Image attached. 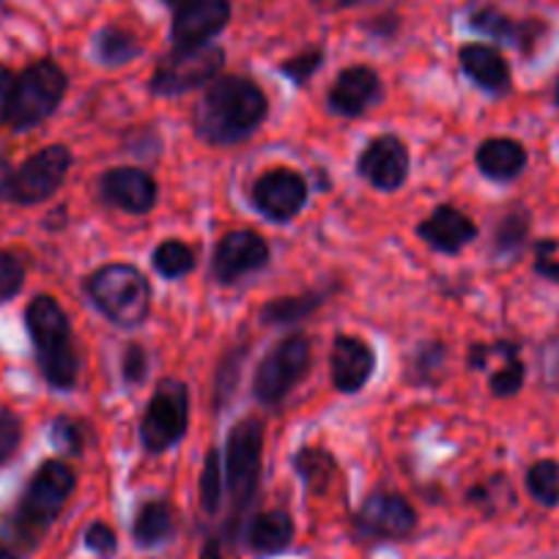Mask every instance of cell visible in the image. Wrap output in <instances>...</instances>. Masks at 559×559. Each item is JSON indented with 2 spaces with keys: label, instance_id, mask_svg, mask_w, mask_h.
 Segmentation results:
<instances>
[{
  "label": "cell",
  "instance_id": "29",
  "mask_svg": "<svg viewBox=\"0 0 559 559\" xmlns=\"http://www.w3.org/2000/svg\"><path fill=\"white\" fill-rule=\"evenodd\" d=\"M444 359H448V348H444V343L439 341H428V343H419L417 348H414V357L412 362H408V379L414 381V384H437L439 373H442L444 368Z\"/></svg>",
  "mask_w": 559,
  "mask_h": 559
},
{
  "label": "cell",
  "instance_id": "45",
  "mask_svg": "<svg viewBox=\"0 0 559 559\" xmlns=\"http://www.w3.org/2000/svg\"><path fill=\"white\" fill-rule=\"evenodd\" d=\"M0 559H17V557H14L7 546H0Z\"/></svg>",
  "mask_w": 559,
  "mask_h": 559
},
{
  "label": "cell",
  "instance_id": "8",
  "mask_svg": "<svg viewBox=\"0 0 559 559\" xmlns=\"http://www.w3.org/2000/svg\"><path fill=\"white\" fill-rule=\"evenodd\" d=\"M190 426V392H187L185 381L165 379L154 390L152 401H148L143 423H140V439L143 448L152 455L165 453L181 442Z\"/></svg>",
  "mask_w": 559,
  "mask_h": 559
},
{
  "label": "cell",
  "instance_id": "19",
  "mask_svg": "<svg viewBox=\"0 0 559 559\" xmlns=\"http://www.w3.org/2000/svg\"><path fill=\"white\" fill-rule=\"evenodd\" d=\"M419 239L444 255H455L477 239V225L455 206H437L417 225Z\"/></svg>",
  "mask_w": 559,
  "mask_h": 559
},
{
  "label": "cell",
  "instance_id": "35",
  "mask_svg": "<svg viewBox=\"0 0 559 559\" xmlns=\"http://www.w3.org/2000/svg\"><path fill=\"white\" fill-rule=\"evenodd\" d=\"M25 286V263L17 252L0 250V302L17 297Z\"/></svg>",
  "mask_w": 559,
  "mask_h": 559
},
{
  "label": "cell",
  "instance_id": "2",
  "mask_svg": "<svg viewBox=\"0 0 559 559\" xmlns=\"http://www.w3.org/2000/svg\"><path fill=\"white\" fill-rule=\"evenodd\" d=\"M25 326L47 384L52 390H72L80 376V357L67 310L52 297L41 294L25 308Z\"/></svg>",
  "mask_w": 559,
  "mask_h": 559
},
{
  "label": "cell",
  "instance_id": "23",
  "mask_svg": "<svg viewBox=\"0 0 559 559\" xmlns=\"http://www.w3.org/2000/svg\"><path fill=\"white\" fill-rule=\"evenodd\" d=\"M176 532V515L170 502L152 499L138 510L132 524V537L140 548H157L168 543Z\"/></svg>",
  "mask_w": 559,
  "mask_h": 559
},
{
  "label": "cell",
  "instance_id": "6",
  "mask_svg": "<svg viewBox=\"0 0 559 559\" xmlns=\"http://www.w3.org/2000/svg\"><path fill=\"white\" fill-rule=\"evenodd\" d=\"M263 464V423L258 417L239 419L225 444V486L230 493V530L252 504L261 483Z\"/></svg>",
  "mask_w": 559,
  "mask_h": 559
},
{
  "label": "cell",
  "instance_id": "10",
  "mask_svg": "<svg viewBox=\"0 0 559 559\" xmlns=\"http://www.w3.org/2000/svg\"><path fill=\"white\" fill-rule=\"evenodd\" d=\"M72 168V152L61 143L36 152L7 179V198L20 206H36L56 195Z\"/></svg>",
  "mask_w": 559,
  "mask_h": 559
},
{
  "label": "cell",
  "instance_id": "3",
  "mask_svg": "<svg viewBox=\"0 0 559 559\" xmlns=\"http://www.w3.org/2000/svg\"><path fill=\"white\" fill-rule=\"evenodd\" d=\"M85 294L121 330L140 326L152 310V286L132 263H107L96 269L85 280Z\"/></svg>",
  "mask_w": 559,
  "mask_h": 559
},
{
  "label": "cell",
  "instance_id": "26",
  "mask_svg": "<svg viewBox=\"0 0 559 559\" xmlns=\"http://www.w3.org/2000/svg\"><path fill=\"white\" fill-rule=\"evenodd\" d=\"M94 50L96 58H99L102 63H107V67H123V63H129L132 58L140 56L138 39L123 28L99 31V36H96L94 41Z\"/></svg>",
  "mask_w": 559,
  "mask_h": 559
},
{
  "label": "cell",
  "instance_id": "18",
  "mask_svg": "<svg viewBox=\"0 0 559 559\" xmlns=\"http://www.w3.org/2000/svg\"><path fill=\"white\" fill-rule=\"evenodd\" d=\"M381 96H384V88H381L379 74L370 67H352L343 69L335 78L330 94H326V107L337 116L357 118L368 107H373Z\"/></svg>",
  "mask_w": 559,
  "mask_h": 559
},
{
  "label": "cell",
  "instance_id": "31",
  "mask_svg": "<svg viewBox=\"0 0 559 559\" xmlns=\"http://www.w3.org/2000/svg\"><path fill=\"white\" fill-rule=\"evenodd\" d=\"M469 25L483 36H491L497 41H515L519 39V25H513V20L504 17L499 9L483 7L477 9L469 17Z\"/></svg>",
  "mask_w": 559,
  "mask_h": 559
},
{
  "label": "cell",
  "instance_id": "32",
  "mask_svg": "<svg viewBox=\"0 0 559 559\" xmlns=\"http://www.w3.org/2000/svg\"><path fill=\"white\" fill-rule=\"evenodd\" d=\"M223 461L217 450H212L201 475V504L209 515L219 513V504H223Z\"/></svg>",
  "mask_w": 559,
  "mask_h": 559
},
{
  "label": "cell",
  "instance_id": "4",
  "mask_svg": "<svg viewBox=\"0 0 559 559\" xmlns=\"http://www.w3.org/2000/svg\"><path fill=\"white\" fill-rule=\"evenodd\" d=\"M74 486H78V477H74L72 466H67L63 461H45L34 472L23 497H20L17 513H14V526L25 543L34 546L56 524L63 504L72 497Z\"/></svg>",
  "mask_w": 559,
  "mask_h": 559
},
{
  "label": "cell",
  "instance_id": "30",
  "mask_svg": "<svg viewBox=\"0 0 559 559\" xmlns=\"http://www.w3.org/2000/svg\"><path fill=\"white\" fill-rule=\"evenodd\" d=\"M526 236H530V214L524 209H513L499 219L497 230H493V250L499 255H513L524 247Z\"/></svg>",
  "mask_w": 559,
  "mask_h": 559
},
{
  "label": "cell",
  "instance_id": "1",
  "mask_svg": "<svg viewBox=\"0 0 559 559\" xmlns=\"http://www.w3.org/2000/svg\"><path fill=\"white\" fill-rule=\"evenodd\" d=\"M266 116V94L252 80L230 74L209 83L195 110V132L209 146H236L252 138Z\"/></svg>",
  "mask_w": 559,
  "mask_h": 559
},
{
  "label": "cell",
  "instance_id": "20",
  "mask_svg": "<svg viewBox=\"0 0 559 559\" xmlns=\"http://www.w3.org/2000/svg\"><path fill=\"white\" fill-rule=\"evenodd\" d=\"M461 69L475 85L488 94H504L510 88V67L502 52L488 45H464L459 52Z\"/></svg>",
  "mask_w": 559,
  "mask_h": 559
},
{
  "label": "cell",
  "instance_id": "17",
  "mask_svg": "<svg viewBox=\"0 0 559 559\" xmlns=\"http://www.w3.org/2000/svg\"><path fill=\"white\" fill-rule=\"evenodd\" d=\"M330 368H332V384L337 386V392L343 395H354V392L362 390L370 381L376 368V354L370 343H365L362 337L354 335H337L332 343L330 354Z\"/></svg>",
  "mask_w": 559,
  "mask_h": 559
},
{
  "label": "cell",
  "instance_id": "27",
  "mask_svg": "<svg viewBox=\"0 0 559 559\" xmlns=\"http://www.w3.org/2000/svg\"><path fill=\"white\" fill-rule=\"evenodd\" d=\"M152 261H154V269H157L163 277L179 280L195 269V252H192V247L185 245V241L168 239L154 250Z\"/></svg>",
  "mask_w": 559,
  "mask_h": 559
},
{
  "label": "cell",
  "instance_id": "12",
  "mask_svg": "<svg viewBox=\"0 0 559 559\" xmlns=\"http://www.w3.org/2000/svg\"><path fill=\"white\" fill-rule=\"evenodd\" d=\"M357 530L379 540H406L417 530V513L412 504L392 491H376L362 502L357 513Z\"/></svg>",
  "mask_w": 559,
  "mask_h": 559
},
{
  "label": "cell",
  "instance_id": "33",
  "mask_svg": "<svg viewBox=\"0 0 559 559\" xmlns=\"http://www.w3.org/2000/svg\"><path fill=\"white\" fill-rule=\"evenodd\" d=\"M50 442H52V448H56L61 455H80V453H83V448H85L83 426H80L78 419L61 414V417L52 419Z\"/></svg>",
  "mask_w": 559,
  "mask_h": 559
},
{
  "label": "cell",
  "instance_id": "42",
  "mask_svg": "<svg viewBox=\"0 0 559 559\" xmlns=\"http://www.w3.org/2000/svg\"><path fill=\"white\" fill-rule=\"evenodd\" d=\"M14 80H17V74L0 63V121H3V116H7L9 99H12V91H14Z\"/></svg>",
  "mask_w": 559,
  "mask_h": 559
},
{
  "label": "cell",
  "instance_id": "46",
  "mask_svg": "<svg viewBox=\"0 0 559 559\" xmlns=\"http://www.w3.org/2000/svg\"><path fill=\"white\" fill-rule=\"evenodd\" d=\"M165 3H168V7H174V9H179V7H185V3H190V0H165Z\"/></svg>",
  "mask_w": 559,
  "mask_h": 559
},
{
  "label": "cell",
  "instance_id": "41",
  "mask_svg": "<svg viewBox=\"0 0 559 559\" xmlns=\"http://www.w3.org/2000/svg\"><path fill=\"white\" fill-rule=\"evenodd\" d=\"M554 241H540L537 245V261H535V272L543 274L546 280H551V283H559V261H554L548 252L554 250Z\"/></svg>",
  "mask_w": 559,
  "mask_h": 559
},
{
  "label": "cell",
  "instance_id": "5",
  "mask_svg": "<svg viewBox=\"0 0 559 559\" xmlns=\"http://www.w3.org/2000/svg\"><path fill=\"white\" fill-rule=\"evenodd\" d=\"M67 88L69 78L56 61L45 58V61L31 63V67L23 69V72L17 74V80H14V91L12 99H9L3 123H7L9 129H14V132L36 129L61 107Z\"/></svg>",
  "mask_w": 559,
  "mask_h": 559
},
{
  "label": "cell",
  "instance_id": "22",
  "mask_svg": "<svg viewBox=\"0 0 559 559\" xmlns=\"http://www.w3.org/2000/svg\"><path fill=\"white\" fill-rule=\"evenodd\" d=\"M294 535H297V526L286 510H266L250 521L247 543L258 557H274V554L286 551L292 546Z\"/></svg>",
  "mask_w": 559,
  "mask_h": 559
},
{
  "label": "cell",
  "instance_id": "43",
  "mask_svg": "<svg viewBox=\"0 0 559 559\" xmlns=\"http://www.w3.org/2000/svg\"><path fill=\"white\" fill-rule=\"evenodd\" d=\"M201 559H225V554H223V546H219V540H206V546H203V551H201Z\"/></svg>",
  "mask_w": 559,
  "mask_h": 559
},
{
  "label": "cell",
  "instance_id": "36",
  "mask_svg": "<svg viewBox=\"0 0 559 559\" xmlns=\"http://www.w3.org/2000/svg\"><path fill=\"white\" fill-rule=\"evenodd\" d=\"M20 444H23V419L12 408L0 406V466H7L17 455Z\"/></svg>",
  "mask_w": 559,
  "mask_h": 559
},
{
  "label": "cell",
  "instance_id": "15",
  "mask_svg": "<svg viewBox=\"0 0 559 559\" xmlns=\"http://www.w3.org/2000/svg\"><path fill=\"white\" fill-rule=\"evenodd\" d=\"M99 198L127 214H148L157 206V181L148 170L112 168L99 179Z\"/></svg>",
  "mask_w": 559,
  "mask_h": 559
},
{
  "label": "cell",
  "instance_id": "24",
  "mask_svg": "<svg viewBox=\"0 0 559 559\" xmlns=\"http://www.w3.org/2000/svg\"><path fill=\"white\" fill-rule=\"evenodd\" d=\"M324 302H326L324 292H305V294H297V297L272 299V302L261 310V324L266 326L299 324L302 319L313 316Z\"/></svg>",
  "mask_w": 559,
  "mask_h": 559
},
{
  "label": "cell",
  "instance_id": "47",
  "mask_svg": "<svg viewBox=\"0 0 559 559\" xmlns=\"http://www.w3.org/2000/svg\"><path fill=\"white\" fill-rule=\"evenodd\" d=\"M554 102L559 105V78H557V85H554Z\"/></svg>",
  "mask_w": 559,
  "mask_h": 559
},
{
  "label": "cell",
  "instance_id": "16",
  "mask_svg": "<svg viewBox=\"0 0 559 559\" xmlns=\"http://www.w3.org/2000/svg\"><path fill=\"white\" fill-rule=\"evenodd\" d=\"M230 23L228 0H190L176 9L174 41L176 47L212 45L214 36Z\"/></svg>",
  "mask_w": 559,
  "mask_h": 559
},
{
  "label": "cell",
  "instance_id": "7",
  "mask_svg": "<svg viewBox=\"0 0 559 559\" xmlns=\"http://www.w3.org/2000/svg\"><path fill=\"white\" fill-rule=\"evenodd\" d=\"M310 341L305 335H288L274 343L266 357L258 362L252 376V395L266 406H277L288 397V392L297 386V381L310 368Z\"/></svg>",
  "mask_w": 559,
  "mask_h": 559
},
{
  "label": "cell",
  "instance_id": "11",
  "mask_svg": "<svg viewBox=\"0 0 559 559\" xmlns=\"http://www.w3.org/2000/svg\"><path fill=\"white\" fill-rule=\"evenodd\" d=\"M252 203L272 223H288L308 203V185L297 170L272 168L252 185Z\"/></svg>",
  "mask_w": 559,
  "mask_h": 559
},
{
  "label": "cell",
  "instance_id": "37",
  "mask_svg": "<svg viewBox=\"0 0 559 559\" xmlns=\"http://www.w3.org/2000/svg\"><path fill=\"white\" fill-rule=\"evenodd\" d=\"M321 63H324V52L305 50V52H299V56L288 58V61L280 67V72L286 74L294 85H305L316 72H319Z\"/></svg>",
  "mask_w": 559,
  "mask_h": 559
},
{
  "label": "cell",
  "instance_id": "21",
  "mask_svg": "<svg viewBox=\"0 0 559 559\" xmlns=\"http://www.w3.org/2000/svg\"><path fill=\"white\" fill-rule=\"evenodd\" d=\"M475 163L480 174L488 176V179L513 181L526 168V148L513 138H491L480 143Z\"/></svg>",
  "mask_w": 559,
  "mask_h": 559
},
{
  "label": "cell",
  "instance_id": "13",
  "mask_svg": "<svg viewBox=\"0 0 559 559\" xmlns=\"http://www.w3.org/2000/svg\"><path fill=\"white\" fill-rule=\"evenodd\" d=\"M408 168H412L408 148L395 134H381V138L370 140L357 163L359 176L381 192L401 190L408 179Z\"/></svg>",
  "mask_w": 559,
  "mask_h": 559
},
{
  "label": "cell",
  "instance_id": "34",
  "mask_svg": "<svg viewBox=\"0 0 559 559\" xmlns=\"http://www.w3.org/2000/svg\"><path fill=\"white\" fill-rule=\"evenodd\" d=\"M524 362L519 359V348H513V352L504 357L502 368L497 370V373H491V392L497 397H510L515 395V392L524 386Z\"/></svg>",
  "mask_w": 559,
  "mask_h": 559
},
{
  "label": "cell",
  "instance_id": "44",
  "mask_svg": "<svg viewBox=\"0 0 559 559\" xmlns=\"http://www.w3.org/2000/svg\"><path fill=\"white\" fill-rule=\"evenodd\" d=\"M9 174H12V170H9L7 165L0 163V198H7V179H9Z\"/></svg>",
  "mask_w": 559,
  "mask_h": 559
},
{
  "label": "cell",
  "instance_id": "25",
  "mask_svg": "<svg viewBox=\"0 0 559 559\" xmlns=\"http://www.w3.org/2000/svg\"><path fill=\"white\" fill-rule=\"evenodd\" d=\"M294 466L299 472V480L310 488V491L321 493L330 488V483L337 477V461L332 453L321 448H305L294 455Z\"/></svg>",
  "mask_w": 559,
  "mask_h": 559
},
{
  "label": "cell",
  "instance_id": "9",
  "mask_svg": "<svg viewBox=\"0 0 559 559\" xmlns=\"http://www.w3.org/2000/svg\"><path fill=\"white\" fill-rule=\"evenodd\" d=\"M225 63V52L217 45L176 47L154 69L148 88L157 96H181L187 91L214 83Z\"/></svg>",
  "mask_w": 559,
  "mask_h": 559
},
{
  "label": "cell",
  "instance_id": "39",
  "mask_svg": "<svg viewBox=\"0 0 559 559\" xmlns=\"http://www.w3.org/2000/svg\"><path fill=\"white\" fill-rule=\"evenodd\" d=\"M83 543L88 551L99 554V557H112L118 551V537L112 532V526H107L105 521H94V524L85 526Z\"/></svg>",
  "mask_w": 559,
  "mask_h": 559
},
{
  "label": "cell",
  "instance_id": "28",
  "mask_svg": "<svg viewBox=\"0 0 559 559\" xmlns=\"http://www.w3.org/2000/svg\"><path fill=\"white\" fill-rule=\"evenodd\" d=\"M526 491L543 508L559 504V464L557 461H537L526 472Z\"/></svg>",
  "mask_w": 559,
  "mask_h": 559
},
{
  "label": "cell",
  "instance_id": "40",
  "mask_svg": "<svg viewBox=\"0 0 559 559\" xmlns=\"http://www.w3.org/2000/svg\"><path fill=\"white\" fill-rule=\"evenodd\" d=\"M540 373L546 386L559 392V335L551 337V341L543 346L540 352Z\"/></svg>",
  "mask_w": 559,
  "mask_h": 559
},
{
  "label": "cell",
  "instance_id": "14",
  "mask_svg": "<svg viewBox=\"0 0 559 559\" xmlns=\"http://www.w3.org/2000/svg\"><path fill=\"white\" fill-rule=\"evenodd\" d=\"M269 263V245L255 230H234L223 236L212 258V274L223 286H234L247 274Z\"/></svg>",
  "mask_w": 559,
  "mask_h": 559
},
{
  "label": "cell",
  "instance_id": "38",
  "mask_svg": "<svg viewBox=\"0 0 559 559\" xmlns=\"http://www.w3.org/2000/svg\"><path fill=\"white\" fill-rule=\"evenodd\" d=\"M121 376L129 386H140L148 379V352L140 343H129L123 348Z\"/></svg>",
  "mask_w": 559,
  "mask_h": 559
}]
</instances>
